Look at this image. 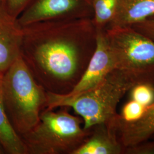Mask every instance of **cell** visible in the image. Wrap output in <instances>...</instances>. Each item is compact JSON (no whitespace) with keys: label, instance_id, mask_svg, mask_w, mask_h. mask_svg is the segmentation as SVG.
I'll list each match as a JSON object with an SVG mask.
<instances>
[{"label":"cell","instance_id":"1","mask_svg":"<svg viewBox=\"0 0 154 154\" xmlns=\"http://www.w3.org/2000/svg\"><path fill=\"white\" fill-rule=\"evenodd\" d=\"M22 30L20 55L35 81L48 93L71 92L96 48L93 18L36 22Z\"/></svg>","mask_w":154,"mask_h":154},{"label":"cell","instance_id":"2","mask_svg":"<svg viewBox=\"0 0 154 154\" xmlns=\"http://www.w3.org/2000/svg\"><path fill=\"white\" fill-rule=\"evenodd\" d=\"M1 95L11 125L21 137L48 107L47 91L34 78L20 55L2 74Z\"/></svg>","mask_w":154,"mask_h":154},{"label":"cell","instance_id":"3","mask_svg":"<svg viewBox=\"0 0 154 154\" xmlns=\"http://www.w3.org/2000/svg\"><path fill=\"white\" fill-rule=\"evenodd\" d=\"M134 85L121 71L114 69L93 88L75 97H69L47 92V109L72 108L83 122V128L88 130L111 121L117 114L118 103Z\"/></svg>","mask_w":154,"mask_h":154},{"label":"cell","instance_id":"4","mask_svg":"<svg viewBox=\"0 0 154 154\" xmlns=\"http://www.w3.org/2000/svg\"><path fill=\"white\" fill-rule=\"evenodd\" d=\"M46 109L37 124L21 137L26 154H72L90 134L82 119L71 114L67 107Z\"/></svg>","mask_w":154,"mask_h":154},{"label":"cell","instance_id":"5","mask_svg":"<svg viewBox=\"0 0 154 154\" xmlns=\"http://www.w3.org/2000/svg\"><path fill=\"white\" fill-rule=\"evenodd\" d=\"M116 69L134 86L154 88V42L131 26L105 29Z\"/></svg>","mask_w":154,"mask_h":154},{"label":"cell","instance_id":"6","mask_svg":"<svg viewBox=\"0 0 154 154\" xmlns=\"http://www.w3.org/2000/svg\"><path fill=\"white\" fill-rule=\"evenodd\" d=\"M93 0H32L17 18L22 27L47 21L93 18Z\"/></svg>","mask_w":154,"mask_h":154},{"label":"cell","instance_id":"7","mask_svg":"<svg viewBox=\"0 0 154 154\" xmlns=\"http://www.w3.org/2000/svg\"><path fill=\"white\" fill-rule=\"evenodd\" d=\"M97 46L83 75L69 93L63 95L73 97L93 88L116 69L115 62L104 30H97Z\"/></svg>","mask_w":154,"mask_h":154},{"label":"cell","instance_id":"8","mask_svg":"<svg viewBox=\"0 0 154 154\" xmlns=\"http://www.w3.org/2000/svg\"><path fill=\"white\" fill-rule=\"evenodd\" d=\"M110 124L124 149L150 139L154 134V102L138 120L126 121L117 114Z\"/></svg>","mask_w":154,"mask_h":154},{"label":"cell","instance_id":"9","mask_svg":"<svg viewBox=\"0 0 154 154\" xmlns=\"http://www.w3.org/2000/svg\"><path fill=\"white\" fill-rule=\"evenodd\" d=\"M22 27L17 18L0 5V72L2 74L20 56Z\"/></svg>","mask_w":154,"mask_h":154},{"label":"cell","instance_id":"10","mask_svg":"<svg viewBox=\"0 0 154 154\" xmlns=\"http://www.w3.org/2000/svg\"><path fill=\"white\" fill-rule=\"evenodd\" d=\"M88 137L72 154H123L124 148L107 123L90 128Z\"/></svg>","mask_w":154,"mask_h":154},{"label":"cell","instance_id":"11","mask_svg":"<svg viewBox=\"0 0 154 154\" xmlns=\"http://www.w3.org/2000/svg\"><path fill=\"white\" fill-rule=\"evenodd\" d=\"M154 15V0H118L107 28L131 26Z\"/></svg>","mask_w":154,"mask_h":154},{"label":"cell","instance_id":"12","mask_svg":"<svg viewBox=\"0 0 154 154\" xmlns=\"http://www.w3.org/2000/svg\"><path fill=\"white\" fill-rule=\"evenodd\" d=\"M0 145L5 154H26L21 137L11 125L1 99L0 85Z\"/></svg>","mask_w":154,"mask_h":154},{"label":"cell","instance_id":"13","mask_svg":"<svg viewBox=\"0 0 154 154\" xmlns=\"http://www.w3.org/2000/svg\"><path fill=\"white\" fill-rule=\"evenodd\" d=\"M118 0H93V21L97 30L106 29L115 13Z\"/></svg>","mask_w":154,"mask_h":154},{"label":"cell","instance_id":"14","mask_svg":"<svg viewBox=\"0 0 154 154\" xmlns=\"http://www.w3.org/2000/svg\"><path fill=\"white\" fill-rule=\"evenodd\" d=\"M131 99L148 106L154 102V88L146 85H139L130 91Z\"/></svg>","mask_w":154,"mask_h":154},{"label":"cell","instance_id":"15","mask_svg":"<svg viewBox=\"0 0 154 154\" xmlns=\"http://www.w3.org/2000/svg\"><path fill=\"white\" fill-rule=\"evenodd\" d=\"M146 107L134 100L131 99L123 106L120 115L126 121H134L142 116Z\"/></svg>","mask_w":154,"mask_h":154},{"label":"cell","instance_id":"16","mask_svg":"<svg viewBox=\"0 0 154 154\" xmlns=\"http://www.w3.org/2000/svg\"><path fill=\"white\" fill-rule=\"evenodd\" d=\"M32 0H3L2 5L12 17L18 18Z\"/></svg>","mask_w":154,"mask_h":154},{"label":"cell","instance_id":"17","mask_svg":"<svg viewBox=\"0 0 154 154\" xmlns=\"http://www.w3.org/2000/svg\"><path fill=\"white\" fill-rule=\"evenodd\" d=\"M131 27L154 42V15L132 25Z\"/></svg>","mask_w":154,"mask_h":154},{"label":"cell","instance_id":"18","mask_svg":"<svg viewBox=\"0 0 154 154\" xmlns=\"http://www.w3.org/2000/svg\"><path fill=\"white\" fill-rule=\"evenodd\" d=\"M123 154H154V140L150 139L124 149Z\"/></svg>","mask_w":154,"mask_h":154},{"label":"cell","instance_id":"19","mask_svg":"<svg viewBox=\"0 0 154 154\" xmlns=\"http://www.w3.org/2000/svg\"><path fill=\"white\" fill-rule=\"evenodd\" d=\"M5 154L4 151L3 150V149L2 148V147H1V145H0V154Z\"/></svg>","mask_w":154,"mask_h":154},{"label":"cell","instance_id":"20","mask_svg":"<svg viewBox=\"0 0 154 154\" xmlns=\"http://www.w3.org/2000/svg\"><path fill=\"white\" fill-rule=\"evenodd\" d=\"M2 74L0 72V85H1V79H2Z\"/></svg>","mask_w":154,"mask_h":154},{"label":"cell","instance_id":"21","mask_svg":"<svg viewBox=\"0 0 154 154\" xmlns=\"http://www.w3.org/2000/svg\"><path fill=\"white\" fill-rule=\"evenodd\" d=\"M2 2H3V0H0V5L2 4Z\"/></svg>","mask_w":154,"mask_h":154},{"label":"cell","instance_id":"22","mask_svg":"<svg viewBox=\"0 0 154 154\" xmlns=\"http://www.w3.org/2000/svg\"><path fill=\"white\" fill-rule=\"evenodd\" d=\"M151 139H154V135H153V136H152V138H151Z\"/></svg>","mask_w":154,"mask_h":154}]
</instances>
